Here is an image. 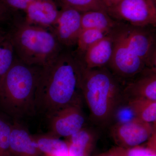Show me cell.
I'll use <instances>...</instances> for the list:
<instances>
[{
	"label": "cell",
	"instance_id": "cell-1",
	"mask_svg": "<svg viewBox=\"0 0 156 156\" xmlns=\"http://www.w3.org/2000/svg\"><path fill=\"white\" fill-rule=\"evenodd\" d=\"M85 66L71 48H63L41 67L35 95V111L51 118L61 109L83 102L82 83Z\"/></svg>",
	"mask_w": 156,
	"mask_h": 156
},
{
	"label": "cell",
	"instance_id": "cell-2",
	"mask_svg": "<svg viewBox=\"0 0 156 156\" xmlns=\"http://www.w3.org/2000/svg\"><path fill=\"white\" fill-rule=\"evenodd\" d=\"M123 88V84L107 67L85 68L82 95L92 126L100 130L111 126L117 109L125 101Z\"/></svg>",
	"mask_w": 156,
	"mask_h": 156
},
{
	"label": "cell",
	"instance_id": "cell-3",
	"mask_svg": "<svg viewBox=\"0 0 156 156\" xmlns=\"http://www.w3.org/2000/svg\"><path fill=\"white\" fill-rule=\"evenodd\" d=\"M41 68L25 64L15 56L0 93L3 105L14 116L36 111L35 95Z\"/></svg>",
	"mask_w": 156,
	"mask_h": 156
},
{
	"label": "cell",
	"instance_id": "cell-4",
	"mask_svg": "<svg viewBox=\"0 0 156 156\" xmlns=\"http://www.w3.org/2000/svg\"><path fill=\"white\" fill-rule=\"evenodd\" d=\"M16 57L28 65L42 67L63 49L51 29L25 22L9 35Z\"/></svg>",
	"mask_w": 156,
	"mask_h": 156
},
{
	"label": "cell",
	"instance_id": "cell-5",
	"mask_svg": "<svg viewBox=\"0 0 156 156\" xmlns=\"http://www.w3.org/2000/svg\"><path fill=\"white\" fill-rule=\"evenodd\" d=\"M110 33L113 41V50L107 68L124 85L146 66L128 44L126 23L120 22Z\"/></svg>",
	"mask_w": 156,
	"mask_h": 156
},
{
	"label": "cell",
	"instance_id": "cell-6",
	"mask_svg": "<svg viewBox=\"0 0 156 156\" xmlns=\"http://www.w3.org/2000/svg\"><path fill=\"white\" fill-rule=\"evenodd\" d=\"M112 18L133 26L156 27V0H122L107 9Z\"/></svg>",
	"mask_w": 156,
	"mask_h": 156
},
{
	"label": "cell",
	"instance_id": "cell-7",
	"mask_svg": "<svg viewBox=\"0 0 156 156\" xmlns=\"http://www.w3.org/2000/svg\"><path fill=\"white\" fill-rule=\"evenodd\" d=\"M128 44L146 67H156V27L126 23Z\"/></svg>",
	"mask_w": 156,
	"mask_h": 156
},
{
	"label": "cell",
	"instance_id": "cell-8",
	"mask_svg": "<svg viewBox=\"0 0 156 156\" xmlns=\"http://www.w3.org/2000/svg\"><path fill=\"white\" fill-rule=\"evenodd\" d=\"M152 124L135 119L127 122L114 124L108 128L117 146L131 148L142 145L154 135Z\"/></svg>",
	"mask_w": 156,
	"mask_h": 156
},
{
	"label": "cell",
	"instance_id": "cell-9",
	"mask_svg": "<svg viewBox=\"0 0 156 156\" xmlns=\"http://www.w3.org/2000/svg\"><path fill=\"white\" fill-rule=\"evenodd\" d=\"M82 102L66 107L50 118L49 133L58 138H66L87 126V119L82 108Z\"/></svg>",
	"mask_w": 156,
	"mask_h": 156
},
{
	"label": "cell",
	"instance_id": "cell-10",
	"mask_svg": "<svg viewBox=\"0 0 156 156\" xmlns=\"http://www.w3.org/2000/svg\"><path fill=\"white\" fill-rule=\"evenodd\" d=\"M82 13L71 8L62 9L58 17L51 27L60 45L65 48L76 46L81 31Z\"/></svg>",
	"mask_w": 156,
	"mask_h": 156
},
{
	"label": "cell",
	"instance_id": "cell-11",
	"mask_svg": "<svg viewBox=\"0 0 156 156\" xmlns=\"http://www.w3.org/2000/svg\"><path fill=\"white\" fill-rule=\"evenodd\" d=\"M125 100L144 98L156 101V67H146L124 85Z\"/></svg>",
	"mask_w": 156,
	"mask_h": 156
},
{
	"label": "cell",
	"instance_id": "cell-12",
	"mask_svg": "<svg viewBox=\"0 0 156 156\" xmlns=\"http://www.w3.org/2000/svg\"><path fill=\"white\" fill-rule=\"evenodd\" d=\"M24 11L25 22L50 29L59 11L54 0H33Z\"/></svg>",
	"mask_w": 156,
	"mask_h": 156
},
{
	"label": "cell",
	"instance_id": "cell-13",
	"mask_svg": "<svg viewBox=\"0 0 156 156\" xmlns=\"http://www.w3.org/2000/svg\"><path fill=\"white\" fill-rule=\"evenodd\" d=\"M113 50V41L110 32L79 57L87 69L107 67L111 60Z\"/></svg>",
	"mask_w": 156,
	"mask_h": 156
},
{
	"label": "cell",
	"instance_id": "cell-14",
	"mask_svg": "<svg viewBox=\"0 0 156 156\" xmlns=\"http://www.w3.org/2000/svg\"><path fill=\"white\" fill-rule=\"evenodd\" d=\"M100 130L94 126L87 125L66 138L68 156H89L97 141Z\"/></svg>",
	"mask_w": 156,
	"mask_h": 156
},
{
	"label": "cell",
	"instance_id": "cell-15",
	"mask_svg": "<svg viewBox=\"0 0 156 156\" xmlns=\"http://www.w3.org/2000/svg\"><path fill=\"white\" fill-rule=\"evenodd\" d=\"M10 151L12 156H44L27 130L17 124L12 125Z\"/></svg>",
	"mask_w": 156,
	"mask_h": 156
},
{
	"label": "cell",
	"instance_id": "cell-16",
	"mask_svg": "<svg viewBox=\"0 0 156 156\" xmlns=\"http://www.w3.org/2000/svg\"><path fill=\"white\" fill-rule=\"evenodd\" d=\"M36 145L44 156L68 155L66 141L48 133L32 135Z\"/></svg>",
	"mask_w": 156,
	"mask_h": 156
},
{
	"label": "cell",
	"instance_id": "cell-17",
	"mask_svg": "<svg viewBox=\"0 0 156 156\" xmlns=\"http://www.w3.org/2000/svg\"><path fill=\"white\" fill-rule=\"evenodd\" d=\"M120 22L112 18L106 11H91L82 13V28L93 29L110 33Z\"/></svg>",
	"mask_w": 156,
	"mask_h": 156
},
{
	"label": "cell",
	"instance_id": "cell-18",
	"mask_svg": "<svg viewBox=\"0 0 156 156\" xmlns=\"http://www.w3.org/2000/svg\"><path fill=\"white\" fill-rule=\"evenodd\" d=\"M126 100L133 111L136 119L151 124L155 122L156 101L144 98Z\"/></svg>",
	"mask_w": 156,
	"mask_h": 156
},
{
	"label": "cell",
	"instance_id": "cell-19",
	"mask_svg": "<svg viewBox=\"0 0 156 156\" xmlns=\"http://www.w3.org/2000/svg\"><path fill=\"white\" fill-rule=\"evenodd\" d=\"M109 33L93 29H85L81 31L77 41L75 53L81 57L92 45L98 42Z\"/></svg>",
	"mask_w": 156,
	"mask_h": 156
},
{
	"label": "cell",
	"instance_id": "cell-20",
	"mask_svg": "<svg viewBox=\"0 0 156 156\" xmlns=\"http://www.w3.org/2000/svg\"><path fill=\"white\" fill-rule=\"evenodd\" d=\"M15 53L10 36L0 44V93L3 81L13 63Z\"/></svg>",
	"mask_w": 156,
	"mask_h": 156
},
{
	"label": "cell",
	"instance_id": "cell-21",
	"mask_svg": "<svg viewBox=\"0 0 156 156\" xmlns=\"http://www.w3.org/2000/svg\"><path fill=\"white\" fill-rule=\"evenodd\" d=\"M61 9L71 8L81 13L91 11H107L102 0H54Z\"/></svg>",
	"mask_w": 156,
	"mask_h": 156
},
{
	"label": "cell",
	"instance_id": "cell-22",
	"mask_svg": "<svg viewBox=\"0 0 156 156\" xmlns=\"http://www.w3.org/2000/svg\"><path fill=\"white\" fill-rule=\"evenodd\" d=\"M12 125L0 118V156H12L10 151Z\"/></svg>",
	"mask_w": 156,
	"mask_h": 156
},
{
	"label": "cell",
	"instance_id": "cell-23",
	"mask_svg": "<svg viewBox=\"0 0 156 156\" xmlns=\"http://www.w3.org/2000/svg\"><path fill=\"white\" fill-rule=\"evenodd\" d=\"M136 117L133 111L125 99L115 113L112 125L118 123H123L135 119Z\"/></svg>",
	"mask_w": 156,
	"mask_h": 156
},
{
	"label": "cell",
	"instance_id": "cell-24",
	"mask_svg": "<svg viewBox=\"0 0 156 156\" xmlns=\"http://www.w3.org/2000/svg\"><path fill=\"white\" fill-rule=\"evenodd\" d=\"M8 5L14 9L25 11L33 0H3Z\"/></svg>",
	"mask_w": 156,
	"mask_h": 156
},
{
	"label": "cell",
	"instance_id": "cell-25",
	"mask_svg": "<svg viewBox=\"0 0 156 156\" xmlns=\"http://www.w3.org/2000/svg\"><path fill=\"white\" fill-rule=\"evenodd\" d=\"M121 1L122 0H102L107 9L116 5Z\"/></svg>",
	"mask_w": 156,
	"mask_h": 156
},
{
	"label": "cell",
	"instance_id": "cell-26",
	"mask_svg": "<svg viewBox=\"0 0 156 156\" xmlns=\"http://www.w3.org/2000/svg\"><path fill=\"white\" fill-rule=\"evenodd\" d=\"M5 13V8L4 6L0 5V20H2L4 18Z\"/></svg>",
	"mask_w": 156,
	"mask_h": 156
},
{
	"label": "cell",
	"instance_id": "cell-27",
	"mask_svg": "<svg viewBox=\"0 0 156 156\" xmlns=\"http://www.w3.org/2000/svg\"><path fill=\"white\" fill-rule=\"evenodd\" d=\"M8 35H6L0 30V44L6 38Z\"/></svg>",
	"mask_w": 156,
	"mask_h": 156
},
{
	"label": "cell",
	"instance_id": "cell-28",
	"mask_svg": "<svg viewBox=\"0 0 156 156\" xmlns=\"http://www.w3.org/2000/svg\"><path fill=\"white\" fill-rule=\"evenodd\" d=\"M143 156H156V151L152 152Z\"/></svg>",
	"mask_w": 156,
	"mask_h": 156
},
{
	"label": "cell",
	"instance_id": "cell-29",
	"mask_svg": "<svg viewBox=\"0 0 156 156\" xmlns=\"http://www.w3.org/2000/svg\"><path fill=\"white\" fill-rule=\"evenodd\" d=\"M97 156H109L108 155V154H106V153H105L101 154L99 155H98Z\"/></svg>",
	"mask_w": 156,
	"mask_h": 156
}]
</instances>
